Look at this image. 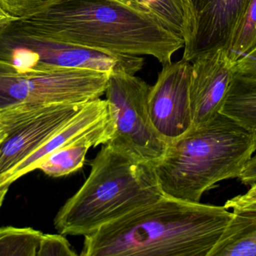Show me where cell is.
<instances>
[{"mask_svg":"<svg viewBox=\"0 0 256 256\" xmlns=\"http://www.w3.org/2000/svg\"><path fill=\"white\" fill-rule=\"evenodd\" d=\"M0 60L22 72L88 69L135 75L144 64L140 56L50 40L18 30L9 23L0 29Z\"/></svg>","mask_w":256,"mask_h":256,"instance_id":"5","label":"cell"},{"mask_svg":"<svg viewBox=\"0 0 256 256\" xmlns=\"http://www.w3.org/2000/svg\"><path fill=\"white\" fill-rule=\"evenodd\" d=\"M256 48V0H250L238 21L226 46L228 57L234 62Z\"/></svg>","mask_w":256,"mask_h":256,"instance_id":"17","label":"cell"},{"mask_svg":"<svg viewBox=\"0 0 256 256\" xmlns=\"http://www.w3.org/2000/svg\"><path fill=\"white\" fill-rule=\"evenodd\" d=\"M14 18H14L12 15L8 14L7 12L0 6V29L4 27V25H6L8 23L10 22L12 20L14 19Z\"/></svg>","mask_w":256,"mask_h":256,"instance_id":"24","label":"cell"},{"mask_svg":"<svg viewBox=\"0 0 256 256\" xmlns=\"http://www.w3.org/2000/svg\"><path fill=\"white\" fill-rule=\"evenodd\" d=\"M130 7L148 14L184 41L194 37L196 16L192 0H118Z\"/></svg>","mask_w":256,"mask_h":256,"instance_id":"14","label":"cell"},{"mask_svg":"<svg viewBox=\"0 0 256 256\" xmlns=\"http://www.w3.org/2000/svg\"><path fill=\"white\" fill-rule=\"evenodd\" d=\"M164 195L150 163L103 144L88 178L54 218L64 236H86L160 199Z\"/></svg>","mask_w":256,"mask_h":256,"instance_id":"4","label":"cell"},{"mask_svg":"<svg viewBox=\"0 0 256 256\" xmlns=\"http://www.w3.org/2000/svg\"><path fill=\"white\" fill-rule=\"evenodd\" d=\"M256 151V134L220 112L168 144L152 165L165 196L200 202L220 182L239 178Z\"/></svg>","mask_w":256,"mask_h":256,"instance_id":"3","label":"cell"},{"mask_svg":"<svg viewBox=\"0 0 256 256\" xmlns=\"http://www.w3.org/2000/svg\"><path fill=\"white\" fill-rule=\"evenodd\" d=\"M42 234L32 228L0 227V256H37Z\"/></svg>","mask_w":256,"mask_h":256,"instance_id":"18","label":"cell"},{"mask_svg":"<svg viewBox=\"0 0 256 256\" xmlns=\"http://www.w3.org/2000/svg\"><path fill=\"white\" fill-rule=\"evenodd\" d=\"M112 132L114 125L109 114L97 126L46 156L37 169L51 177H63L76 172L84 166L90 149L106 144Z\"/></svg>","mask_w":256,"mask_h":256,"instance_id":"13","label":"cell"},{"mask_svg":"<svg viewBox=\"0 0 256 256\" xmlns=\"http://www.w3.org/2000/svg\"><path fill=\"white\" fill-rule=\"evenodd\" d=\"M250 0H192L196 27L190 42L184 47L183 60L226 48L232 33Z\"/></svg>","mask_w":256,"mask_h":256,"instance_id":"11","label":"cell"},{"mask_svg":"<svg viewBox=\"0 0 256 256\" xmlns=\"http://www.w3.org/2000/svg\"><path fill=\"white\" fill-rule=\"evenodd\" d=\"M208 256H256V210H233Z\"/></svg>","mask_w":256,"mask_h":256,"instance_id":"15","label":"cell"},{"mask_svg":"<svg viewBox=\"0 0 256 256\" xmlns=\"http://www.w3.org/2000/svg\"><path fill=\"white\" fill-rule=\"evenodd\" d=\"M86 104L16 102L0 109V187L20 164L64 127Z\"/></svg>","mask_w":256,"mask_h":256,"instance_id":"8","label":"cell"},{"mask_svg":"<svg viewBox=\"0 0 256 256\" xmlns=\"http://www.w3.org/2000/svg\"><path fill=\"white\" fill-rule=\"evenodd\" d=\"M148 94V112L154 128L167 143L192 127L190 103L191 63L183 60L164 65Z\"/></svg>","mask_w":256,"mask_h":256,"instance_id":"9","label":"cell"},{"mask_svg":"<svg viewBox=\"0 0 256 256\" xmlns=\"http://www.w3.org/2000/svg\"><path fill=\"white\" fill-rule=\"evenodd\" d=\"M8 190V186H4V187L0 188V208H1L3 202H4Z\"/></svg>","mask_w":256,"mask_h":256,"instance_id":"26","label":"cell"},{"mask_svg":"<svg viewBox=\"0 0 256 256\" xmlns=\"http://www.w3.org/2000/svg\"><path fill=\"white\" fill-rule=\"evenodd\" d=\"M109 115L106 99L100 98L86 104L82 109L38 150L20 164L4 180L1 187L9 186L18 179L34 170L43 159L63 146L88 132Z\"/></svg>","mask_w":256,"mask_h":256,"instance_id":"12","label":"cell"},{"mask_svg":"<svg viewBox=\"0 0 256 256\" xmlns=\"http://www.w3.org/2000/svg\"><path fill=\"white\" fill-rule=\"evenodd\" d=\"M191 63L190 103L192 126L220 112L234 78L236 62L225 48L197 56Z\"/></svg>","mask_w":256,"mask_h":256,"instance_id":"10","label":"cell"},{"mask_svg":"<svg viewBox=\"0 0 256 256\" xmlns=\"http://www.w3.org/2000/svg\"><path fill=\"white\" fill-rule=\"evenodd\" d=\"M250 186V189L246 193L230 198L226 202L224 206L227 209L232 208L236 210L245 204L256 201V183Z\"/></svg>","mask_w":256,"mask_h":256,"instance_id":"22","label":"cell"},{"mask_svg":"<svg viewBox=\"0 0 256 256\" xmlns=\"http://www.w3.org/2000/svg\"><path fill=\"white\" fill-rule=\"evenodd\" d=\"M220 113L256 135V79L234 76Z\"/></svg>","mask_w":256,"mask_h":256,"instance_id":"16","label":"cell"},{"mask_svg":"<svg viewBox=\"0 0 256 256\" xmlns=\"http://www.w3.org/2000/svg\"><path fill=\"white\" fill-rule=\"evenodd\" d=\"M16 102H18L14 100L12 98L0 94V109L6 108V107L12 105V104L16 103Z\"/></svg>","mask_w":256,"mask_h":256,"instance_id":"25","label":"cell"},{"mask_svg":"<svg viewBox=\"0 0 256 256\" xmlns=\"http://www.w3.org/2000/svg\"><path fill=\"white\" fill-rule=\"evenodd\" d=\"M68 240L62 234H42L37 256H76Z\"/></svg>","mask_w":256,"mask_h":256,"instance_id":"19","label":"cell"},{"mask_svg":"<svg viewBox=\"0 0 256 256\" xmlns=\"http://www.w3.org/2000/svg\"><path fill=\"white\" fill-rule=\"evenodd\" d=\"M110 75L88 69L22 72L0 60V94L25 103L86 104L105 94Z\"/></svg>","mask_w":256,"mask_h":256,"instance_id":"7","label":"cell"},{"mask_svg":"<svg viewBox=\"0 0 256 256\" xmlns=\"http://www.w3.org/2000/svg\"><path fill=\"white\" fill-rule=\"evenodd\" d=\"M232 212L165 196L84 239L82 256H208Z\"/></svg>","mask_w":256,"mask_h":256,"instance_id":"2","label":"cell"},{"mask_svg":"<svg viewBox=\"0 0 256 256\" xmlns=\"http://www.w3.org/2000/svg\"><path fill=\"white\" fill-rule=\"evenodd\" d=\"M239 179L246 186L256 183V155L252 156L245 165Z\"/></svg>","mask_w":256,"mask_h":256,"instance_id":"23","label":"cell"},{"mask_svg":"<svg viewBox=\"0 0 256 256\" xmlns=\"http://www.w3.org/2000/svg\"><path fill=\"white\" fill-rule=\"evenodd\" d=\"M2 130V123L1 120H0V132Z\"/></svg>","mask_w":256,"mask_h":256,"instance_id":"28","label":"cell"},{"mask_svg":"<svg viewBox=\"0 0 256 256\" xmlns=\"http://www.w3.org/2000/svg\"><path fill=\"white\" fill-rule=\"evenodd\" d=\"M33 36L99 51L148 55L171 63L184 41L148 14L118 0H55L9 22Z\"/></svg>","mask_w":256,"mask_h":256,"instance_id":"1","label":"cell"},{"mask_svg":"<svg viewBox=\"0 0 256 256\" xmlns=\"http://www.w3.org/2000/svg\"><path fill=\"white\" fill-rule=\"evenodd\" d=\"M55 0H0V6L14 18L30 16L40 12Z\"/></svg>","mask_w":256,"mask_h":256,"instance_id":"20","label":"cell"},{"mask_svg":"<svg viewBox=\"0 0 256 256\" xmlns=\"http://www.w3.org/2000/svg\"><path fill=\"white\" fill-rule=\"evenodd\" d=\"M239 209H248V210H256V201L254 202L249 203V204H245L239 208L236 209V210H239Z\"/></svg>","mask_w":256,"mask_h":256,"instance_id":"27","label":"cell"},{"mask_svg":"<svg viewBox=\"0 0 256 256\" xmlns=\"http://www.w3.org/2000/svg\"><path fill=\"white\" fill-rule=\"evenodd\" d=\"M234 76L256 79V48L236 63Z\"/></svg>","mask_w":256,"mask_h":256,"instance_id":"21","label":"cell"},{"mask_svg":"<svg viewBox=\"0 0 256 256\" xmlns=\"http://www.w3.org/2000/svg\"><path fill=\"white\" fill-rule=\"evenodd\" d=\"M150 89L146 81L134 74L110 75L105 95L114 132L105 144L138 160L153 164L162 158L168 144L150 120L148 105Z\"/></svg>","mask_w":256,"mask_h":256,"instance_id":"6","label":"cell"}]
</instances>
